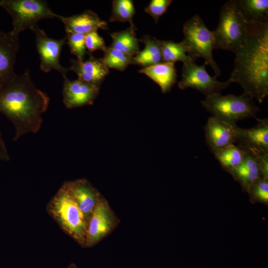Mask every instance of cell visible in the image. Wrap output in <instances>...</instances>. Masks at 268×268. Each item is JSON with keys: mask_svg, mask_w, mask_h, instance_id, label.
Here are the masks:
<instances>
[{"mask_svg": "<svg viewBox=\"0 0 268 268\" xmlns=\"http://www.w3.org/2000/svg\"><path fill=\"white\" fill-rule=\"evenodd\" d=\"M234 67L229 78L243 93L260 103L268 95V20L247 21V32L234 53Z\"/></svg>", "mask_w": 268, "mask_h": 268, "instance_id": "obj_1", "label": "cell"}, {"mask_svg": "<svg viewBox=\"0 0 268 268\" xmlns=\"http://www.w3.org/2000/svg\"><path fill=\"white\" fill-rule=\"evenodd\" d=\"M47 94L32 82L29 70L16 76L0 89V114L13 124V141L29 133H37L41 127L42 115L49 106Z\"/></svg>", "mask_w": 268, "mask_h": 268, "instance_id": "obj_2", "label": "cell"}, {"mask_svg": "<svg viewBox=\"0 0 268 268\" xmlns=\"http://www.w3.org/2000/svg\"><path fill=\"white\" fill-rule=\"evenodd\" d=\"M47 210L65 233L85 247L88 223L77 203L63 185L49 202Z\"/></svg>", "mask_w": 268, "mask_h": 268, "instance_id": "obj_3", "label": "cell"}, {"mask_svg": "<svg viewBox=\"0 0 268 268\" xmlns=\"http://www.w3.org/2000/svg\"><path fill=\"white\" fill-rule=\"evenodd\" d=\"M212 32L214 49L234 54L240 47L247 32V21L238 7L236 0H229L222 6L218 25Z\"/></svg>", "mask_w": 268, "mask_h": 268, "instance_id": "obj_4", "label": "cell"}, {"mask_svg": "<svg viewBox=\"0 0 268 268\" xmlns=\"http://www.w3.org/2000/svg\"><path fill=\"white\" fill-rule=\"evenodd\" d=\"M201 103L212 116L233 125L245 119L256 118L260 111L253 99L243 94L222 95L217 93L205 97Z\"/></svg>", "mask_w": 268, "mask_h": 268, "instance_id": "obj_5", "label": "cell"}, {"mask_svg": "<svg viewBox=\"0 0 268 268\" xmlns=\"http://www.w3.org/2000/svg\"><path fill=\"white\" fill-rule=\"evenodd\" d=\"M183 42L188 50V55L195 61L198 58L205 60L209 65L217 78L221 74V70L213 59L214 38L212 31L209 30L204 21L198 14L186 21L184 24Z\"/></svg>", "mask_w": 268, "mask_h": 268, "instance_id": "obj_6", "label": "cell"}, {"mask_svg": "<svg viewBox=\"0 0 268 268\" xmlns=\"http://www.w3.org/2000/svg\"><path fill=\"white\" fill-rule=\"evenodd\" d=\"M0 6L11 16V32L17 35L25 29H31L42 19L58 18L60 16L43 0H1Z\"/></svg>", "mask_w": 268, "mask_h": 268, "instance_id": "obj_7", "label": "cell"}, {"mask_svg": "<svg viewBox=\"0 0 268 268\" xmlns=\"http://www.w3.org/2000/svg\"><path fill=\"white\" fill-rule=\"evenodd\" d=\"M206 64L198 65L195 62L183 63L181 79L178 83L181 90L192 88L200 91L205 97L220 93L231 84L227 80L219 81L210 76L206 70Z\"/></svg>", "mask_w": 268, "mask_h": 268, "instance_id": "obj_8", "label": "cell"}, {"mask_svg": "<svg viewBox=\"0 0 268 268\" xmlns=\"http://www.w3.org/2000/svg\"><path fill=\"white\" fill-rule=\"evenodd\" d=\"M31 30L35 34L41 69L45 72L54 69L60 72L63 77L67 76L69 68L63 67L60 63L62 48L66 44V37L59 40L50 38L37 25Z\"/></svg>", "mask_w": 268, "mask_h": 268, "instance_id": "obj_9", "label": "cell"}, {"mask_svg": "<svg viewBox=\"0 0 268 268\" xmlns=\"http://www.w3.org/2000/svg\"><path fill=\"white\" fill-rule=\"evenodd\" d=\"M119 219L103 197L96 206L89 221L85 247L90 248L110 234Z\"/></svg>", "mask_w": 268, "mask_h": 268, "instance_id": "obj_10", "label": "cell"}, {"mask_svg": "<svg viewBox=\"0 0 268 268\" xmlns=\"http://www.w3.org/2000/svg\"><path fill=\"white\" fill-rule=\"evenodd\" d=\"M63 186L77 203L88 225L96 206L104 197L88 181L84 178L66 181Z\"/></svg>", "mask_w": 268, "mask_h": 268, "instance_id": "obj_11", "label": "cell"}, {"mask_svg": "<svg viewBox=\"0 0 268 268\" xmlns=\"http://www.w3.org/2000/svg\"><path fill=\"white\" fill-rule=\"evenodd\" d=\"M238 127L220 120L213 116L209 117L204 127L206 143L213 154L216 151L235 144Z\"/></svg>", "mask_w": 268, "mask_h": 268, "instance_id": "obj_12", "label": "cell"}, {"mask_svg": "<svg viewBox=\"0 0 268 268\" xmlns=\"http://www.w3.org/2000/svg\"><path fill=\"white\" fill-rule=\"evenodd\" d=\"M64 77L63 103L67 109L92 105L98 95L100 87L78 79L71 80Z\"/></svg>", "mask_w": 268, "mask_h": 268, "instance_id": "obj_13", "label": "cell"}, {"mask_svg": "<svg viewBox=\"0 0 268 268\" xmlns=\"http://www.w3.org/2000/svg\"><path fill=\"white\" fill-rule=\"evenodd\" d=\"M19 49L18 35L11 31L5 32L0 30V89L16 75L14 65Z\"/></svg>", "mask_w": 268, "mask_h": 268, "instance_id": "obj_14", "label": "cell"}, {"mask_svg": "<svg viewBox=\"0 0 268 268\" xmlns=\"http://www.w3.org/2000/svg\"><path fill=\"white\" fill-rule=\"evenodd\" d=\"M70 63L69 69L77 74L78 79L99 87L109 72L102 58H96L91 54L86 60L72 59Z\"/></svg>", "mask_w": 268, "mask_h": 268, "instance_id": "obj_15", "label": "cell"}, {"mask_svg": "<svg viewBox=\"0 0 268 268\" xmlns=\"http://www.w3.org/2000/svg\"><path fill=\"white\" fill-rule=\"evenodd\" d=\"M257 124L253 128L238 127L236 142L246 150H257L268 153V120L256 118Z\"/></svg>", "mask_w": 268, "mask_h": 268, "instance_id": "obj_16", "label": "cell"}, {"mask_svg": "<svg viewBox=\"0 0 268 268\" xmlns=\"http://www.w3.org/2000/svg\"><path fill=\"white\" fill-rule=\"evenodd\" d=\"M65 25L66 32L86 34L99 29L106 30L108 23L94 12L87 10L80 14L70 16L60 15L58 18Z\"/></svg>", "mask_w": 268, "mask_h": 268, "instance_id": "obj_17", "label": "cell"}, {"mask_svg": "<svg viewBox=\"0 0 268 268\" xmlns=\"http://www.w3.org/2000/svg\"><path fill=\"white\" fill-rule=\"evenodd\" d=\"M138 72L145 74L156 83L164 94L169 92L177 81L175 63L162 62L143 67Z\"/></svg>", "mask_w": 268, "mask_h": 268, "instance_id": "obj_18", "label": "cell"}, {"mask_svg": "<svg viewBox=\"0 0 268 268\" xmlns=\"http://www.w3.org/2000/svg\"><path fill=\"white\" fill-rule=\"evenodd\" d=\"M246 151L242 162L230 173L241 182L244 188L249 189L251 185L263 175L257 157L252 153Z\"/></svg>", "mask_w": 268, "mask_h": 268, "instance_id": "obj_19", "label": "cell"}, {"mask_svg": "<svg viewBox=\"0 0 268 268\" xmlns=\"http://www.w3.org/2000/svg\"><path fill=\"white\" fill-rule=\"evenodd\" d=\"M139 40L144 47L133 57L132 64L146 67L162 62L160 40L148 35Z\"/></svg>", "mask_w": 268, "mask_h": 268, "instance_id": "obj_20", "label": "cell"}, {"mask_svg": "<svg viewBox=\"0 0 268 268\" xmlns=\"http://www.w3.org/2000/svg\"><path fill=\"white\" fill-rule=\"evenodd\" d=\"M135 29L130 26L126 30L111 33L112 42L109 47L134 57L140 51V40L136 37Z\"/></svg>", "mask_w": 268, "mask_h": 268, "instance_id": "obj_21", "label": "cell"}, {"mask_svg": "<svg viewBox=\"0 0 268 268\" xmlns=\"http://www.w3.org/2000/svg\"><path fill=\"white\" fill-rule=\"evenodd\" d=\"M162 62L183 63L195 62L189 55L188 49L183 41L160 40Z\"/></svg>", "mask_w": 268, "mask_h": 268, "instance_id": "obj_22", "label": "cell"}, {"mask_svg": "<svg viewBox=\"0 0 268 268\" xmlns=\"http://www.w3.org/2000/svg\"><path fill=\"white\" fill-rule=\"evenodd\" d=\"M238 7L248 21L268 20V0H236Z\"/></svg>", "mask_w": 268, "mask_h": 268, "instance_id": "obj_23", "label": "cell"}, {"mask_svg": "<svg viewBox=\"0 0 268 268\" xmlns=\"http://www.w3.org/2000/svg\"><path fill=\"white\" fill-rule=\"evenodd\" d=\"M246 153L243 147L232 144L216 151L213 154L221 167L230 173L241 164Z\"/></svg>", "mask_w": 268, "mask_h": 268, "instance_id": "obj_24", "label": "cell"}, {"mask_svg": "<svg viewBox=\"0 0 268 268\" xmlns=\"http://www.w3.org/2000/svg\"><path fill=\"white\" fill-rule=\"evenodd\" d=\"M135 10L134 2L131 0H115L112 2L110 22H129L130 26L135 27L133 18Z\"/></svg>", "mask_w": 268, "mask_h": 268, "instance_id": "obj_25", "label": "cell"}, {"mask_svg": "<svg viewBox=\"0 0 268 268\" xmlns=\"http://www.w3.org/2000/svg\"><path fill=\"white\" fill-rule=\"evenodd\" d=\"M103 52L104 56L102 59L108 68L123 71L129 65L132 64L133 57L118 50L107 47Z\"/></svg>", "mask_w": 268, "mask_h": 268, "instance_id": "obj_26", "label": "cell"}, {"mask_svg": "<svg viewBox=\"0 0 268 268\" xmlns=\"http://www.w3.org/2000/svg\"><path fill=\"white\" fill-rule=\"evenodd\" d=\"M66 44L68 45L71 53L80 61L84 60L88 53L85 45V35L83 34L66 32Z\"/></svg>", "mask_w": 268, "mask_h": 268, "instance_id": "obj_27", "label": "cell"}, {"mask_svg": "<svg viewBox=\"0 0 268 268\" xmlns=\"http://www.w3.org/2000/svg\"><path fill=\"white\" fill-rule=\"evenodd\" d=\"M172 1V0H152L144 10L157 23L160 17L166 12Z\"/></svg>", "mask_w": 268, "mask_h": 268, "instance_id": "obj_28", "label": "cell"}, {"mask_svg": "<svg viewBox=\"0 0 268 268\" xmlns=\"http://www.w3.org/2000/svg\"><path fill=\"white\" fill-rule=\"evenodd\" d=\"M85 45L89 54L97 50L104 51L107 47L103 38L99 35L97 31L85 35Z\"/></svg>", "mask_w": 268, "mask_h": 268, "instance_id": "obj_29", "label": "cell"}, {"mask_svg": "<svg viewBox=\"0 0 268 268\" xmlns=\"http://www.w3.org/2000/svg\"><path fill=\"white\" fill-rule=\"evenodd\" d=\"M253 196L265 202L268 201V183L267 178H259L250 187Z\"/></svg>", "mask_w": 268, "mask_h": 268, "instance_id": "obj_30", "label": "cell"}, {"mask_svg": "<svg viewBox=\"0 0 268 268\" xmlns=\"http://www.w3.org/2000/svg\"><path fill=\"white\" fill-rule=\"evenodd\" d=\"M10 156L2 137V133L0 130V161H8Z\"/></svg>", "mask_w": 268, "mask_h": 268, "instance_id": "obj_31", "label": "cell"}, {"mask_svg": "<svg viewBox=\"0 0 268 268\" xmlns=\"http://www.w3.org/2000/svg\"><path fill=\"white\" fill-rule=\"evenodd\" d=\"M67 268H77L75 264H71Z\"/></svg>", "mask_w": 268, "mask_h": 268, "instance_id": "obj_32", "label": "cell"}]
</instances>
